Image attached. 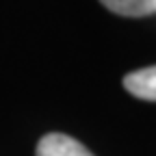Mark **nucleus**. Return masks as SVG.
Listing matches in <instances>:
<instances>
[{
    "label": "nucleus",
    "instance_id": "f257e3e1",
    "mask_svg": "<svg viewBox=\"0 0 156 156\" xmlns=\"http://www.w3.org/2000/svg\"><path fill=\"white\" fill-rule=\"evenodd\" d=\"M37 156H93V154L74 136L50 132L37 143Z\"/></svg>",
    "mask_w": 156,
    "mask_h": 156
},
{
    "label": "nucleus",
    "instance_id": "f03ea898",
    "mask_svg": "<svg viewBox=\"0 0 156 156\" xmlns=\"http://www.w3.org/2000/svg\"><path fill=\"white\" fill-rule=\"evenodd\" d=\"M124 87L134 98L156 102V65L136 69V72H130L124 78Z\"/></svg>",
    "mask_w": 156,
    "mask_h": 156
},
{
    "label": "nucleus",
    "instance_id": "7ed1b4c3",
    "mask_svg": "<svg viewBox=\"0 0 156 156\" xmlns=\"http://www.w3.org/2000/svg\"><path fill=\"white\" fill-rule=\"evenodd\" d=\"M102 5L108 11L126 17H143L156 13V0H106Z\"/></svg>",
    "mask_w": 156,
    "mask_h": 156
}]
</instances>
